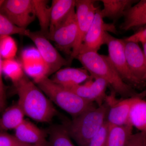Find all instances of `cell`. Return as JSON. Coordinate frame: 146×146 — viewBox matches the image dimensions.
I'll use <instances>...</instances> for the list:
<instances>
[{"instance_id":"6da1fadb","label":"cell","mask_w":146,"mask_h":146,"mask_svg":"<svg viewBox=\"0 0 146 146\" xmlns=\"http://www.w3.org/2000/svg\"><path fill=\"white\" fill-rule=\"evenodd\" d=\"M14 86L17 103L25 116L38 122L48 123L57 115L52 102L26 75Z\"/></svg>"},{"instance_id":"7a4b0ae2","label":"cell","mask_w":146,"mask_h":146,"mask_svg":"<svg viewBox=\"0 0 146 146\" xmlns=\"http://www.w3.org/2000/svg\"><path fill=\"white\" fill-rule=\"evenodd\" d=\"M76 58L91 77L104 80L112 90L123 98L135 96L139 94L121 78L108 56L100 54L96 52L86 51L80 53Z\"/></svg>"},{"instance_id":"3957f363","label":"cell","mask_w":146,"mask_h":146,"mask_svg":"<svg viewBox=\"0 0 146 146\" xmlns=\"http://www.w3.org/2000/svg\"><path fill=\"white\" fill-rule=\"evenodd\" d=\"M108 110V106L104 102L73 118L64 125L78 146H87L106 121Z\"/></svg>"},{"instance_id":"277c9868","label":"cell","mask_w":146,"mask_h":146,"mask_svg":"<svg viewBox=\"0 0 146 146\" xmlns=\"http://www.w3.org/2000/svg\"><path fill=\"white\" fill-rule=\"evenodd\" d=\"M35 84L51 101L73 118L96 107L95 103L83 99L70 89L55 83L49 77L44 78Z\"/></svg>"},{"instance_id":"5b68a950","label":"cell","mask_w":146,"mask_h":146,"mask_svg":"<svg viewBox=\"0 0 146 146\" xmlns=\"http://www.w3.org/2000/svg\"><path fill=\"white\" fill-rule=\"evenodd\" d=\"M104 43L108 48V57L121 78L133 88L143 89L146 86V82L136 78L132 74L128 66L123 39H118L106 32Z\"/></svg>"},{"instance_id":"8992f818","label":"cell","mask_w":146,"mask_h":146,"mask_svg":"<svg viewBox=\"0 0 146 146\" xmlns=\"http://www.w3.org/2000/svg\"><path fill=\"white\" fill-rule=\"evenodd\" d=\"M0 13L13 25L23 29H27L36 18L32 0L1 1Z\"/></svg>"},{"instance_id":"52a82bcc","label":"cell","mask_w":146,"mask_h":146,"mask_svg":"<svg viewBox=\"0 0 146 146\" xmlns=\"http://www.w3.org/2000/svg\"><path fill=\"white\" fill-rule=\"evenodd\" d=\"M25 36L31 39L36 46L48 69L50 75L54 74L63 66L71 64L69 60H66L60 54L41 32L31 31L27 30Z\"/></svg>"},{"instance_id":"ba28073f","label":"cell","mask_w":146,"mask_h":146,"mask_svg":"<svg viewBox=\"0 0 146 146\" xmlns=\"http://www.w3.org/2000/svg\"><path fill=\"white\" fill-rule=\"evenodd\" d=\"M78 34L75 8L47 38L54 42L58 48L71 56Z\"/></svg>"},{"instance_id":"9c48e42d","label":"cell","mask_w":146,"mask_h":146,"mask_svg":"<svg viewBox=\"0 0 146 146\" xmlns=\"http://www.w3.org/2000/svg\"><path fill=\"white\" fill-rule=\"evenodd\" d=\"M96 1L76 0L75 10L78 26V34L74 46L69 59L70 62L76 58L85 35L94 21L98 7H96Z\"/></svg>"},{"instance_id":"30bf717a","label":"cell","mask_w":146,"mask_h":146,"mask_svg":"<svg viewBox=\"0 0 146 146\" xmlns=\"http://www.w3.org/2000/svg\"><path fill=\"white\" fill-rule=\"evenodd\" d=\"M115 91L112 90L107 95L104 102L108 107L106 121L109 125H123L129 124V123L131 108L136 99L140 97L146 96V89L137 96L130 98L117 99Z\"/></svg>"},{"instance_id":"8fae6325","label":"cell","mask_w":146,"mask_h":146,"mask_svg":"<svg viewBox=\"0 0 146 146\" xmlns=\"http://www.w3.org/2000/svg\"><path fill=\"white\" fill-rule=\"evenodd\" d=\"M106 32H110L115 34L117 32L114 24H107L104 21L100 9L98 7L93 23L84 39L79 54L86 51L98 52L101 47L104 44Z\"/></svg>"},{"instance_id":"7c38bea8","label":"cell","mask_w":146,"mask_h":146,"mask_svg":"<svg viewBox=\"0 0 146 146\" xmlns=\"http://www.w3.org/2000/svg\"><path fill=\"white\" fill-rule=\"evenodd\" d=\"M108 86V83L104 80L92 77L84 83L68 89L83 99L97 104L98 106H100L104 103Z\"/></svg>"},{"instance_id":"4fadbf2b","label":"cell","mask_w":146,"mask_h":146,"mask_svg":"<svg viewBox=\"0 0 146 146\" xmlns=\"http://www.w3.org/2000/svg\"><path fill=\"white\" fill-rule=\"evenodd\" d=\"M123 40L125 54L129 70L136 78L144 82L146 74V58L143 50L138 43Z\"/></svg>"},{"instance_id":"5bb4252c","label":"cell","mask_w":146,"mask_h":146,"mask_svg":"<svg viewBox=\"0 0 146 146\" xmlns=\"http://www.w3.org/2000/svg\"><path fill=\"white\" fill-rule=\"evenodd\" d=\"M91 77L84 68H66L57 71L50 79L58 85L70 89L82 84Z\"/></svg>"},{"instance_id":"9a60e30c","label":"cell","mask_w":146,"mask_h":146,"mask_svg":"<svg viewBox=\"0 0 146 146\" xmlns=\"http://www.w3.org/2000/svg\"><path fill=\"white\" fill-rule=\"evenodd\" d=\"M15 131L14 136L19 141L30 145H42L48 143L44 131L30 121L25 119Z\"/></svg>"},{"instance_id":"2e32d148","label":"cell","mask_w":146,"mask_h":146,"mask_svg":"<svg viewBox=\"0 0 146 146\" xmlns=\"http://www.w3.org/2000/svg\"><path fill=\"white\" fill-rule=\"evenodd\" d=\"M75 4L76 1L74 0H53L50 6V21L48 35L61 24L73 9L75 8Z\"/></svg>"},{"instance_id":"e0dca14e","label":"cell","mask_w":146,"mask_h":146,"mask_svg":"<svg viewBox=\"0 0 146 146\" xmlns=\"http://www.w3.org/2000/svg\"><path fill=\"white\" fill-rule=\"evenodd\" d=\"M135 0H102L104 8L101 9L103 18H107L116 22L124 16L125 11L137 2Z\"/></svg>"},{"instance_id":"ac0fdd59","label":"cell","mask_w":146,"mask_h":146,"mask_svg":"<svg viewBox=\"0 0 146 146\" xmlns=\"http://www.w3.org/2000/svg\"><path fill=\"white\" fill-rule=\"evenodd\" d=\"M108 125L106 146H126L133 134V127L130 124Z\"/></svg>"},{"instance_id":"d6986e66","label":"cell","mask_w":146,"mask_h":146,"mask_svg":"<svg viewBox=\"0 0 146 146\" xmlns=\"http://www.w3.org/2000/svg\"><path fill=\"white\" fill-rule=\"evenodd\" d=\"M25 116L18 103L8 108L0 117V130H15L25 120Z\"/></svg>"},{"instance_id":"ffe728a7","label":"cell","mask_w":146,"mask_h":146,"mask_svg":"<svg viewBox=\"0 0 146 146\" xmlns=\"http://www.w3.org/2000/svg\"><path fill=\"white\" fill-rule=\"evenodd\" d=\"M144 98L138 97L132 104L129 123L141 132L146 133V101L143 100Z\"/></svg>"},{"instance_id":"44dd1931","label":"cell","mask_w":146,"mask_h":146,"mask_svg":"<svg viewBox=\"0 0 146 146\" xmlns=\"http://www.w3.org/2000/svg\"><path fill=\"white\" fill-rule=\"evenodd\" d=\"M36 17L38 18L40 31L46 37L49 31L50 21V6L48 4L49 1L46 0H32Z\"/></svg>"},{"instance_id":"7402d4cb","label":"cell","mask_w":146,"mask_h":146,"mask_svg":"<svg viewBox=\"0 0 146 146\" xmlns=\"http://www.w3.org/2000/svg\"><path fill=\"white\" fill-rule=\"evenodd\" d=\"M2 71L3 73L12 81L13 85L20 81L25 74L21 62L14 58L3 60Z\"/></svg>"},{"instance_id":"603a6c76","label":"cell","mask_w":146,"mask_h":146,"mask_svg":"<svg viewBox=\"0 0 146 146\" xmlns=\"http://www.w3.org/2000/svg\"><path fill=\"white\" fill-rule=\"evenodd\" d=\"M49 146H75L65 126L55 125L49 131Z\"/></svg>"},{"instance_id":"cb8c5ba5","label":"cell","mask_w":146,"mask_h":146,"mask_svg":"<svg viewBox=\"0 0 146 146\" xmlns=\"http://www.w3.org/2000/svg\"><path fill=\"white\" fill-rule=\"evenodd\" d=\"M146 13V0L139 1L136 4L125 11L123 17L124 21L120 28L124 31H128L130 25L137 19L141 18Z\"/></svg>"},{"instance_id":"d4e9b609","label":"cell","mask_w":146,"mask_h":146,"mask_svg":"<svg viewBox=\"0 0 146 146\" xmlns=\"http://www.w3.org/2000/svg\"><path fill=\"white\" fill-rule=\"evenodd\" d=\"M18 51L15 40L11 36H0V56L5 59L14 58Z\"/></svg>"},{"instance_id":"484cf974","label":"cell","mask_w":146,"mask_h":146,"mask_svg":"<svg viewBox=\"0 0 146 146\" xmlns=\"http://www.w3.org/2000/svg\"><path fill=\"white\" fill-rule=\"evenodd\" d=\"M1 1H0L1 3ZM27 31V29L18 27L13 25L5 16L0 13V36L15 34L25 36Z\"/></svg>"},{"instance_id":"4316f807","label":"cell","mask_w":146,"mask_h":146,"mask_svg":"<svg viewBox=\"0 0 146 146\" xmlns=\"http://www.w3.org/2000/svg\"><path fill=\"white\" fill-rule=\"evenodd\" d=\"M43 60L36 48L27 47L22 51L21 54V63ZM44 61V60H43Z\"/></svg>"},{"instance_id":"83f0119b","label":"cell","mask_w":146,"mask_h":146,"mask_svg":"<svg viewBox=\"0 0 146 146\" xmlns=\"http://www.w3.org/2000/svg\"><path fill=\"white\" fill-rule=\"evenodd\" d=\"M32 145L24 143L17 139L14 135L6 131L0 130V146H31Z\"/></svg>"},{"instance_id":"f1b7e54d","label":"cell","mask_w":146,"mask_h":146,"mask_svg":"<svg viewBox=\"0 0 146 146\" xmlns=\"http://www.w3.org/2000/svg\"><path fill=\"white\" fill-rule=\"evenodd\" d=\"M108 125L106 121L101 129L92 138L87 146H106Z\"/></svg>"},{"instance_id":"f546056e","label":"cell","mask_w":146,"mask_h":146,"mask_svg":"<svg viewBox=\"0 0 146 146\" xmlns=\"http://www.w3.org/2000/svg\"><path fill=\"white\" fill-rule=\"evenodd\" d=\"M126 146H146V133L140 131L132 134Z\"/></svg>"},{"instance_id":"4dcf8cb0","label":"cell","mask_w":146,"mask_h":146,"mask_svg":"<svg viewBox=\"0 0 146 146\" xmlns=\"http://www.w3.org/2000/svg\"><path fill=\"white\" fill-rule=\"evenodd\" d=\"M0 56V104L2 109H4L6 104V93L2 79V61Z\"/></svg>"},{"instance_id":"1f68e13d","label":"cell","mask_w":146,"mask_h":146,"mask_svg":"<svg viewBox=\"0 0 146 146\" xmlns=\"http://www.w3.org/2000/svg\"><path fill=\"white\" fill-rule=\"evenodd\" d=\"M124 39L125 41H131L138 43L146 42V28L141 30Z\"/></svg>"},{"instance_id":"d6a6232c","label":"cell","mask_w":146,"mask_h":146,"mask_svg":"<svg viewBox=\"0 0 146 146\" xmlns=\"http://www.w3.org/2000/svg\"><path fill=\"white\" fill-rule=\"evenodd\" d=\"M146 25V13L143 16L137 19L136 21L133 22L129 26L128 29V30L131 29L143 26Z\"/></svg>"},{"instance_id":"836d02e7","label":"cell","mask_w":146,"mask_h":146,"mask_svg":"<svg viewBox=\"0 0 146 146\" xmlns=\"http://www.w3.org/2000/svg\"><path fill=\"white\" fill-rule=\"evenodd\" d=\"M141 43L142 44V46H143V50L144 53H145L146 58V42H143ZM143 81L146 83V74L145 77H144Z\"/></svg>"},{"instance_id":"e575fe53","label":"cell","mask_w":146,"mask_h":146,"mask_svg":"<svg viewBox=\"0 0 146 146\" xmlns=\"http://www.w3.org/2000/svg\"><path fill=\"white\" fill-rule=\"evenodd\" d=\"M31 146H49V144L48 143L46 144H44V145H32Z\"/></svg>"},{"instance_id":"d590c367","label":"cell","mask_w":146,"mask_h":146,"mask_svg":"<svg viewBox=\"0 0 146 146\" xmlns=\"http://www.w3.org/2000/svg\"><path fill=\"white\" fill-rule=\"evenodd\" d=\"M2 110V109L1 107V104H0V112H1V111Z\"/></svg>"}]
</instances>
